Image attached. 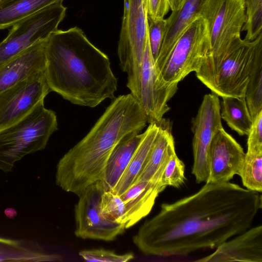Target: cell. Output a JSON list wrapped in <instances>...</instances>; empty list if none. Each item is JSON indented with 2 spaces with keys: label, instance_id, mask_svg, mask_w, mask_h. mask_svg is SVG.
I'll return each mask as SVG.
<instances>
[{
  "label": "cell",
  "instance_id": "35",
  "mask_svg": "<svg viewBox=\"0 0 262 262\" xmlns=\"http://www.w3.org/2000/svg\"><path fill=\"white\" fill-rule=\"evenodd\" d=\"M15 211L14 209L13 208H7L5 211V213L8 217L12 219L13 218L16 214V213H12L13 212Z\"/></svg>",
  "mask_w": 262,
  "mask_h": 262
},
{
  "label": "cell",
  "instance_id": "10",
  "mask_svg": "<svg viewBox=\"0 0 262 262\" xmlns=\"http://www.w3.org/2000/svg\"><path fill=\"white\" fill-rule=\"evenodd\" d=\"M148 19L145 0H124L123 14L117 53L120 66L134 80L141 68Z\"/></svg>",
  "mask_w": 262,
  "mask_h": 262
},
{
  "label": "cell",
  "instance_id": "7",
  "mask_svg": "<svg viewBox=\"0 0 262 262\" xmlns=\"http://www.w3.org/2000/svg\"><path fill=\"white\" fill-rule=\"evenodd\" d=\"M261 46L262 33L252 41L236 40L203 84L221 97H245L256 53Z\"/></svg>",
  "mask_w": 262,
  "mask_h": 262
},
{
  "label": "cell",
  "instance_id": "20",
  "mask_svg": "<svg viewBox=\"0 0 262 262\" xmlns=\"http://www.w3.org/2000/svg\"><path fill=\"white\" fill-rule=\"evenodd\" d=\"M174 151V142L171 126L168 121L163 119L147 162L137 181L161 182L166 164L171 155Z\"/></svg>",
  "mask_w": 262,
  "mask_h": 262
},
{
  "label": "cell",
  "instance_id": "32",
  "mask_svg": "<svg viewBox=\"0 0 262 262\" xmlns=\"http://www.w3.org/2000/svg\"><path fill=\"white\" fill-rule=\"evenodd\" d=\"M248 136L247 152L262 153V111L252 120Z\"/></svg>",
  "mask_w": 262,
  "mask_h": 262
},
{
  "label": "cell",
  "instance_id": "2",
  "mask_svg": "<svg viewBox=\"0 0 262 262\" xmlns=\"http://www.w3.org/2000/svg\"><path fill=\"white\" fill-rule=\"evenodd\" d=\"M45 74L51 91L73 104L94 107L115 98L117 79L108 56L75 27L57 30L45 45Z\"/></svg>",
  "mask_w": 262,
  "mask_h": 262
},
{
  "label": "cell",
  "instance_id": "18",
  "mask_svg": "<svg viewBox=\"0 0 262 262\" xmlns=\"http://www.w3.org/2000/svg\"><path fill=\"white\" fill-rule=\"evenodd\" d=\"M206 0H183L177 10L165 19L166 31L156 64L160 71L178 38L197 16Z\"/></svg>",
  "mask_w": 262,
  "mask_h": 262
},
{
  "label": "cell",
  "instance_id": "25",
  "mask_svg": "<svg viewBox=\"0 0 262 262\" xmlns=\"http://www.w3.org/2000/svg\"><path fill=\"white\" fill-rule=\"evenodd\" d=\"M245 99L253 120L262 111V46L256 53L245 93Z\"/></svg>",
  "mask_w": 262,
  "mask_h": 262
},
{
  "label": "cell",
  "instance_id": "26",
  "mask_svg": "<svg viewBox=\"0 0 262 262\" xmlns=\"http://www.w3.org/2000/svg\"><path fill=\"white\" fill-rule=\"evenodd\" d=\"M243 186L247 189L262 192V153L246 152L238 174Z\"/></svg>",
  "mask_w": 262,
  "mask_h": 262
},
{
  "label": "cell",
  "instance_id": "6",
  "mask_svg": "<svg viewBox=\"0 0 262 262\" xmlns=\"http://www.w3.org/2000/svg\"><path fill=\"white\" fill-rule=\"evenodd\" d=\"M210 54L211 43L207 22L199 15L180 35L160 72L166 82L178 84L191 72H198Z\"/></svg>",
  "mask_w": 262,
  "mask_h": 262
},
{
  "label": "cell",
  "instance_id": "15",
  "mask_svg": "<svg viewBox=\"0 0 262 262\" xmlns=\"http://www.w3.org/2000/svg\"><path fill=\"white\" fill-rule=\"evenodd\" d=\"M200 262H262V226L249 228L234 238L224 242Z\"/></svg>",
  "mask_w": 262,
  "mask_h": 262
},
{
  "label": "cell",
  "instance_id": "3",
  "mask_svg": "<svg viewBox=\"0 0 262 262\" xmlns=\"http://www.w3.org/2000/svg\"><path fill=\"white\" fill-rule=\"evenodd\" d=\"M147 123L144 110L131 94L113 99L89 133L59 160L56 185L78 195L89 185L102 181L116 145L126 135L140 133Z\"/></svg>",
  "mask_w": 262,
  "mask_h": 262
},
{
  "label": "cell",
  "instance_id": "13",
  "mask_svg": "<svg viewBox=\"0 0 262 262\" xmlns=\"http://www.w3.org/2000/svg\"><path fill=\"white\" fill-rule=\"evenodd\" d=\"M51 92L45 71L0 93V132L30 114Z\"/></svg>",
  "mask_w": 262,
  "mask_h": 262
},
{
  "label": "cell",
  "instance_id": "5",
  "mask_svg": "<svg viewBox=\"0 0 262 262\" xmlns=\"http://www.w3.org/2000/svg\"><path fill=\"white\" fill-rule=\"evenodd\" d=\"M200 15L207 22L211 43L210 57L196 73L203 83L223 60L232 43L241 38L246 14L243 0H206Z\"/></svg>",
  "mask_w": 262,
  "mask_h": 262
},
{
  "label": "cell",
  "instance_id": "12",
  "mask_svg": "<svg viewBox=\"0 0 262 262\" xmlns=\"http://www.w3.org/2000/svg\"><path fill=\"white\" fill-rule=\"evenodd\" d=\"M219 96L213 93L204 96L196 116L192 121L193 163L192 173L197 183L208 181L209 154L214 135L223 128Z\"/></svg>",
  "mask_w": 262,
  "mask_h": 262
},
{
  "label": "cell",
  "instance_id": "22",
  "mask_svg": "<svg viewBox=\"0 0 262 262\" xmlns=\"http://www.w3.org/2000/svg\"><path fill=\"white\" fill-rule=\"evenodd\" d=\"M161 122L149 123L127 168L113 191L114 193L120 195L136 182L147 162Z\"/></svg>",
  "mask_w": 262,
  "mask_h": 262
},
{
  "label": "cell",
  "instance_id": "11",
  "mask_svg": "<svg viewBox=\"0 0 262 262\" xmlns=\"http://www.w3.org/2000/svg\"><path fill=\"white\" fill-rule=\"evenodd\" d=\"M106 190L103 181H98L78 195L74 208V233L77 237L110 242L124 232V224L109 221L101 211V197Z\"/></svg>",
  "mask_w": 262,
  "mask_h": 262
},
{
  "label": "cell",
  "instance_id": "16",
  "mask_svg": "<svg viewBox=\"0 0 262 262\" xmlns=\"http://www.w3.org/2000/svg\"><path fill=\"white\" fill-rule=\"evenodd\" d=\"M46 40L36 43L0 65V93L34 74L45 71Z\"/></svg>",
  "mask_w": 262,
  "mask_h": 262
},
{
  "label": "cell",
  "instance_id": "1",
  "mask_svg": "<svg viewBox=\"0 0 262 262\" xmlns=\"http://www.w3.org/2000/svg\"><path fill=\"white\" fill-rule=\"evenodd\" d=\"M261 201L259 192L230 182L205 183L191 195L162 204L133 243L144 254L162 256L215 249L251 228Z\"/></svg>",
  "mask_w": 262,
  "mask_h": 262
},
{
  "label": "cell",
  "instance_id": "19",
  "mask_svg": "<svg viewBox=\"0 0 262 262\" xmlns=\"http://www.w3.org/2000/svg\"><path fill=\"white\" fill-rule=\"evenodd\" d=\"M139 133L126 135L111 152L102 180L106 190L114 191L127 168L144 136Z\"/></svg>",
  "mask_w": 262,
  "mask_h": 262
},
{
  "label": "cell",
  "instance_id": "31",
  "mask_svg": "<svg viewBox=\"0 0 262 262\" xmlns=\"http://www.w3.org/2000/svg\"><path fill=\"white\" fill-rule=\"evenodd\" d=\"M147 30L150 50L156 62L165 34V19H148Z\"/></svg>",
  "mask_w": 262,
  "mask_h": 262
},
{
  "label": "cell",
  "instance_id": "28",
  "mask_svg": "<svg viewBox=\"0 0 262 262\" xmlns=\"http://www.w3.org/2000/svg\"><path fill=\"white\" fill-rule=\"evenodd\" d=\"M100 208L102 214L106 219L125 225L126 210L120 195L111 190H105L102 195Z\"/></svg>",
  "mask_w": 262,
  "mask_h": 262
},
{
  "label": "cell",
  "instance_id": "4",
  "mask_svg": "<svg viewBox=\"0 0 262 262\" xmlns=\"http://www.w3.org/2000/svg\"><path fill=\"white\" fill-rule=\"evenodd\" d=\"M54 111L40 103L26 117L0 132V170L12 171L25 156L45 148L57 129Z\"/></svg>",
  "mask_w": 262,
  "mask_h": 262
},
{
  "label": "cell",
  "instance_id": "29",
  "mask_svg": "<svg viewBox=\"0 0 262 262\" xmlns=\"http://www.w3.org/2000/svg\"><path fill=\"white\" fill-rule=\"evenodd\" d=\"M185 181V164L174 151L171 155L164 169L161 184L166 187L169 186L178 188L184 184Z\"/></svg>",
  "mask_w": 262,
  "mask_h": 262
},
{
  "label": "cell",
  "instance_id": "9",
  "mask_svg": "<svg viewBox=\"0 0 262 262\" xmlns=\"http://www.w3.org/2000/svg\"><path fill=\"white\" fill-rule=\"evenodd\" d=\"M62 1L53 3L18 21L0 42V65L36 43L47 40L57 30L66 16Z\"/></svg>",
  "mask_w": 262,
  "mask_h": 262
},
{
  "label": "cell",
  "instance_id": "34",
  "mask_svg": "<svg viewBox=\"0 0 262 262\" xmlns=\"http://www.w3.org/2000/svg\"><path fill=\"white\" fill-rule=\"evenodd\" d=\"M183 0H168L170 9L171 11L178 9Z\"/></svg>",
  "mask_w": 262,
  "mask_h": 262
},
{
  "label": "cell",
  "instance_id": "8",
  "mask_svg": "<svg viewBox=\"0 0 262 262\" xmlns=\"http://www.w3.org/2000/svg\"><path fill=\"white\" fill-rule=\"evenodd\" d=\"M127 87L147 117V123H159L170 110L167 103L178 90V83L166 82L158 68L150 50L148 30L141 68Z\"/></svg>",
  "mask_w": 262,
  "mask_h": 262
},
{
  "label": "cell",
  "instance_id": "17",
  "mask_svg": "<svg viewBox=\"0 0 262 262\" xmlns=\"http://www.w3.org/2000/svg\"><path fill=\"white\" fill-rule=\"evenodd\" d=\"M165 188L160 181H138L120 195L126 210V229L150 213L156 199Z\"/></svg>",
  "mask_w": 262,
  "mask_h": 262
},
{
  "label": "cell",
  "instance_id": "30",
  "mask_svg": "<svg viewBox=\"0 0 262 262\" xmlns=\"http://www.w3.org/2000/svg\"><path fill=\"white\" fill-rule=\"evenodd\" d=\"M79 255L85 261L95 262H126L134 257L132 253L118 254L114 251L102 249L83 250Z\"/></svg>",
  "mask_w": 262,
  "mask_h": 262
},
{
  "label": "cell",
  "instance_id": "14",
  "mask_svg": "<svg viewBox=\"0 0 262 262\" xmlns=\"http://www.w3.org/2000/svg\"><path fill=\"white\" fill-rule=\"evenodd\" d=\"M246 153L240 144L222 128L214 135L209 150V174L206 183L229 182L238 175Z\"/></svg>",
  "mask_w": 262,
  "mask_h": 262
},
{
  "label": "cell",
  "instance_id": "24",
  "mask_svg": "<svg viewBox=\"0 0 262 262\" xmlns=\"http://www.w3.org/2000/svg\"><path fill=\"white\" fill-rule=\"evenodd\" d=\"M220 104V115L232 130L239 135H248L252 120L245 97H224Z\"/></svg>",
  "mask_w": 262,
  "mask_h": 262
},
{
  "label": "cell",
  "instance_id": "23",
  "mask_svg": "<svg viewBox=\"0 0 262 262\" xmlns=\"http://www.w3.org/2000/svg\"><path fill=\"white\" fill-rule=\"evenodd\" d=\"M59 1L63 0H0V30Z\"/></svg>",
  "mask_w": 262,
  "mask_h": 262
},
{
  "label": "cell",
  "instance_id": "21",
  "mask_svg": "<svg viewBox=\"0 0 262 262\" xmlns=\"http://www.w3.org/2000/svg\"><path fill=\"white\" fill-rule=\"evenodd\" d=\"M61 259L60 255L46 252L34 240L0 236V261L50 262Z\"/></svg>",
  "mask_w": 262,
  "mask_h": 262
},
{
  "label": "cell",
  "instance_id": "27",
  "mask_svg": "<svg viewBox=\"0 0 262 262\" xmlns=\"http://www.w3.org/2000/svg\"><path fill=\"white\" fill-rule=\"evenodd\" d=\"M246 9V21L242 31L244 39L252 41L262 33V0H243Z\"/></svg>",
  "mask_w": 262,
  "mask_h": 262
},
{
  "label": "cell",
  "instance_id": "33",
  "mask_svg": "<svg viewBox=\"0 0 262 262\" xmlns=\"http://www.w3.org/2000/svg\"><path fill=\"white\" fill-rule=\"evenodd\" d=\"M147 19H164L170 9L168 0H145Z\"/></svg>",
  "mask_w": 262,
  "mask_h": 262
}]
</instances>
